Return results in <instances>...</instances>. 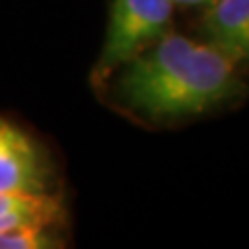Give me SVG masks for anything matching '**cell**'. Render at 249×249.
I'll use <instances>...</instances> for the list:
<instances>
[{
	"mask_svg": "<svg viewBox=\"0 0 249 249\" xmlns=\"http://www.w3.org/2000/svg\"><path fill=\"white\" fill-rule=\"evenodd\" d=\"M52 164L42 145L11 121L0 119V191L52 193Z\"/></svg>",
	"mask_w": 249,
	"mask_h": 249,
	"instance_id": "cell-3",
	"label": "cell"
},
{
	"mask_svg": "<svg viewBox=\"0 0 249 249\" xmlns=\"http://www.w3.org/2000/svg\"><path fill=\"white\" fill-rule=\"evenodd\" d=\"M170 2L175 6H181V9H206L214 0H170Z\"/></svg>",
	"mask_w": 249,
	"mask_h": 249,
	"instance_id": "cell-7",
	"label": "cell"
},
{
	"mask_svg": "<svg viewBox=\"0 0 249 249\" xmlns=\"http://www.w3.org/2000/svg\"><path fill=\"white\" fill-rule=\"evenodd\" d=\"M173 13L170 0H110L93 79L104 83L129 58L173 31Z\"/></svg>",
	"mask_w": 249,
	"mask_h": 249,
	"instance_id": "cell-2",
	"label": "cell"
},
{
	"mask_svg": "<svg viewBox=\"0 0 249 249\" xmlns=\"http://www.w3.org/2000/svg\"><path fill=\"white\" fill-rule=\"evenodd\" d=\"M54 224H23L0 231V249H42L54 247L56 237L50 232Z\"/></svg>",
	"mask_w": 249,
	"mask_h": 249,
	"instance_id": "cell-6",
	"label": "cell"
},
{
	"mask_svg": "<svg viewBox=\"0 0 249 249\" xmlns=\"http://www.w3.org/2000/svg\"><path fill=\"white\" fill-rule=\"evenodd\" d=\"M199 40L249 69V0H214L197 21Z\"/></svg>",
	"mask_w": 249,
	"mask_h": 249,
	"instance_id": "cell-4",
	"label": "cell"
},
{
	"mask_svg": "<svg viewBox=\"0 0 249 249\" xmlns=\"http://www.w3.org/2000/svg\"><path fill=\"white\" fill-rule=\"evenodd\" d=\"M124 114L175 127L231 104L245 91L241 69L204 40L168 31L104 81Z\"/></svg>",
	"mask_w": 249,
	"mask_h": 249,
	"instance_id": "cell-1",
	"label": "cell"
},
{
	"mask_svg": "<svg viewBox=\"0 0 249 249\" xmlns=\"http://www.w3.org/2000/svg\"><path fill=\"white\" fill-rule=\"evenodd\" d=\"M60 204L48 196H34V193H11L0 191V231L23 227V224H58Z\"/></svg>",
	"mask_w": 249,
	"mask_h": 249,
	"instance_id": "cell-5",
	"label": "cell"
}]
</instances>
